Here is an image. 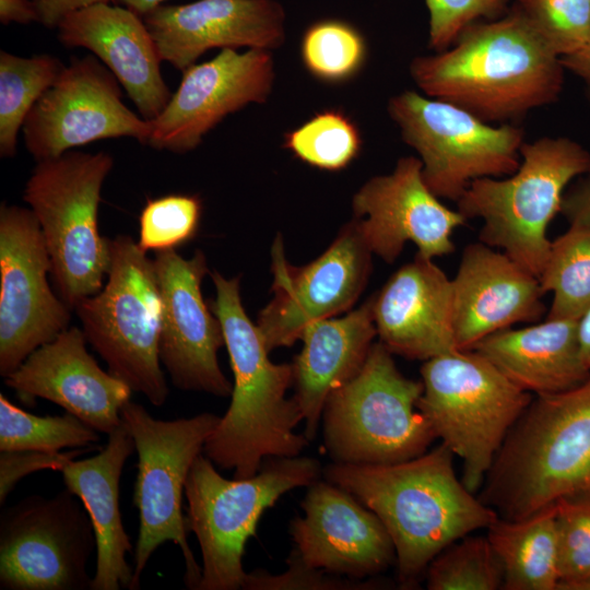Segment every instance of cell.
Masks as SVG:
<instances>
[{"label":"cell","mask_w":590,"mask_h":590,"mask_svg":"<svg viewBox=\"0 0 590 590\" xmlns=\"http://www.w3.org/2000/svg\"><path fill=\"white\" fill-rule=\"evenodd\" d=\"M502 587V564L487 538L465 535L428 565L429 590H496Z\"/></svg>","instance_id":"cell-35"},{"label":"cell","mask_w":590,"mask_h":590,"mask_svg":"<svg viewBox=\"0 0 590 590\" xmlns=\"http://www.w3.org/2000/svg\"><path fill=\"white\" fill-rule=\"evenodd\" d=\"M113 165L106 152L69 151L38 162L24 189L23 200L45 238L58 295L72 310L103 288L109 270L110 239L98 231V206Z\"/></svg>","instance_id":"cell-6"},{"label":"cell","mask_w":590,"mask_h":590,"mask_svg":"<svg viewBox=\"0 0 590 590\" xmlns=\"http://www.w3.org/2000/svg\"><path fill=\"white\" fill-rule=\"evenodd\" d=\"M161 300L160 359L172 384L185 391L229 397L233 384L223 374L217 353L223 329L202 296L208 261L201 250L189 259L176 249L155 252Z\"/></svg>","instance_id":"cell-17"},{"label":"cell","mask_w":590,"mask_h":590,"mask_svg":"<svg viewBox=\"0 0 590 590\" xmlns=\"http://www.w3.org/2000/svg\"><path fill=\"white\" fill-rule=\"evenodd\" d=\"M445 445L391 464L331 463L326 481L345 489L371 510L396 550L400 580L409 583L447 546L499 516L473 496L453 468Z\"/></svg>","instance_id":"cell-2"},{"label":"cell","mask_w":590,"mask_h":590,"mask_svg":"<svg viewBox=\"0 0 590 590\" xmlns=\"http://www.w3.org/2000/svg\"><path fill=\"white\" fill-rule=\"evenodd\" d=\"M120 415L138 453L133 503L140 529L130 589H139L141 575L157 547L173 542L182 552L185 585L197 590L201 567L188 543L182 496L190 469L221 417L203 412L192 417L160 420L131 400Z\"/></svg>","instance_id":"cell-11"},{"label":"cell","mask_w":590,"mask_h":590,"mask_svg":"<svg viewBox=\"0 0 590 590\" xmlns=\"http://www.w3.org/2000/svg\"><path fill=\"white\" fill-rule=\"evenodd\" d=\"M556 505L557 590H590V494Z\"/></svg>","instance_id":"cell-37"},{"label":"cell","mask_w":590,"mask_h":590,"mask_svg":"<svg viewBox=\"0 0 590 590\" xmlns=\"http://www.w3.org/2000/svg\"><path fill=\"white\" fill-rule=\"evenodd\" d=\"M142 17L162 61L181 71L213 48L272 50L285 40V11L276 0L161 4Z\"/></svg>","instance_id":"cell-22"},{"label":"cell","mask_w":590,"mask_h":590,"mask_svg":"<svg viewBox=\"0 0 590 590\" xmlns=\"http://www.w3.org/2000/svg\"><path fill=\"white\" fill-rule=\"evenodd\" d=\"M319 462L308 457H272L247 479L228 480L203 455L194 460L185 486L186 528L200 545L197 590H237L247 574L243 555L262 514L280 497L318 481Z\"/></svg>","instance_id":"cell-7"},{"label":"cell","mask_w":590,"mask_h":590,"mask_svg":"<svg viewBox=\"0 0 590 590\" xmlns=\"http://www.w3.org/2000/svg\"><path fill=\"white\" fill-rule=\"evenodd\" d=\"M520 165L506 178L473 180L457 210L483 225L479 240L499 249L539 276L547 259V227L560 213L563 196L590 168V152L567 137L523 142Z\"/></svg>","instance_id":"cell-5"},{"label":"cell","mask_w":590,"mask_h":590,"mask_svg":"<svg viewBox=\"0 0 590 590\" xmlns=\"http://www.w3.org/2000/svg\"><path fill=\"white\" fill-rule=\"evenodd\" d=\"M67 488L32 495L0 516V589L86 590L96 548L91 519Z\"/></svg>","instance_id":"cell-13"},{"label":"cell","mask_w":590,"mask_h":590,"mask_svg":"<svg viewBox=\"0 0 590 590\" xmlns=\"http://www.w3.org/2000/svg\"><path fill=\"white\" fill-rule=\"evenodd\" d=\"M86 343L82 330L67 328L31 353L4 384L27 405L48 400L109 435L121 424L120 411L133 391L99 367Z\"/></svg>","instance_id":"cell-21"},{"label":"cell","mask_w":590,"mask_h":590,"mask_svg":"<svg viewBox=\"0 0 590 590\" xmlns=\"http://www.w3.org/2000/svg\"><path fill=\"white\" fill-rule=\"evenodd\" d=\"M373 255L354 217L318 258L302 267L287 261L278 235L271 249L273 297L256 322L268 350L291 346L308 323L349 311L367 284Z\"/></svg>","instance_id":"cell-14"},{"label":"cell","mask_w":590,"mask_h":590,"mask_svg":"<svg viewBox=\"0 0 590 590\" xmlns=\"http://www.w3.org/2000/svg\"><path fill=\"white\" fill-rule=\"evenodd\" d=\"M374 318L379 342L392 354L427 361L459 350L451 279L420 253L374 294Z\"/></svg>","instance_id":"cell-24"},{"label":"cell","mask_w":590,"mask_h":590,"mask_svg":"<svg viewBox=\"0 0 590 590\" xmlns=\"http://www.w3.org/2000/svg\"><path fill=\"white\" fill-rule=\"evenodd\" d=\"M560 61L565 71H569L582 81L590 103V38L579 51L562 57Z\"/></svg>","instance_id":"cell-45"},{"label":"cell","mask_w":590,"mask_h":590,"mask_svg":"<svg viewBox=\"0 0 590 590\" xmlns=\"http://www.w3.org/2000/svg\"><path fill=\"white\" fill-rule=\"evenodd\" d=\"M472 350L535 396L564 392L590 378L579 345L578 320L546 318L532 326L507 328L487 335Z\"/></svg>","instance_id":"cell-28"},{"label":"cell","mask_w":590,"mask_h":590,"mask_svg":"<svg viewBox=\"0 0 590 590\" xmlns=\"http://www.w3.org/2000/svg\"><path fill=\"white\" fill-rule=\"evenodd\" d=\"M510 0H425L429 14L428 46L449 48L468 26L503 16Z\"/></svg>","instance_id":"cell-39"},{"label":"cell","mask_w":590,"mask_h":590,"mask_svg":"<svg viewBox=\"0 0 590 590\" xmlns=\"http://www.w3.org/2000/svg\"><path fill=\"white\" fill-rule=\"evenodd\" d=\"M304 517L290 526L293 553L304 565L349 578L374 576L396 560L380 519L352 494L316 481L302 503Z\"/></svg>","instance_id":"cell-20"},{"label":"cell","mask_w":590,"mask_h":590,"mask_svg":"<svg viewBox=\"0 0 590 590\" xmlns=\"http://www.w3.org/2000/svg\"><path fill=\"white\" fill-rule=\"evenodd\" d=\"M387 111L402 140L418 154L424 180L440 199L457 202L473 180L509 176L520 165L524 129L518 125L494 127L415 91L392 96Z\"/></svg>","instance_id":"cell-12"},{"label":"cell","mask_w":590,"mask_h":590,"mask_svg":"<svg viewBox=\"0 0 590 590\" xmlns=\"http://www.w3.org/2000/svg\"><path fill=\"white\" fill-rule=\"evenodd\" d=\"M113 0H37L39 23L47 27H57L60 20L79 9L96 4L109 3Z\"/></svg>","instance_id":"cell-43"},{"label":"cell","mask_w":590,"mask_h":590,"mask_svg":"<svg viewBox=\"0 0 590 590\" xmlns=\"http://www.w3.org/2000/svg\"><path fill=\"white\" fill-rule=\"evenodd\" d=\"M538 279L553 293L546 318L579 320L590 308V226L569 225L555 238Z\"/></svg>","instance_id":"cell-31"},{"label":"cell","mask_w":590,"mask_h":590,"mask_svg":"<svg viewBox=\"0 0 590 590\" xmlns=\"http://www.w3.org/2000/svg\"><path fill=\"white\" fill-rule=\"evenodd\" d=\"M98 433L71 413L38 416L0 394V451L85 448L99 440Z\"/></svg>","instance_id":"cell-32"},{"label":"cell","mask_w":590,"mask_h":590,"mask_svg":"<svg viewBox=\"0 0 590 590\" xmlns=\"http://www.w3.org/2000/svg\"><path fill=\"white\" fill-rule=\"evenodd\" d=\"M421 377L417 408L436 438L462 460V482L474 493L532 396L474 350L424 361Z\"/></svg>","instance_id":"cell-8"},{"label":"cell","mask_w":590,"mask_h":590,"mask_svg":"<svg viewBox=\"0 0 590 590\" xmlns=\"http://www.w3.org/2000/svg\"><path fill=\"white\" fill-rule=\"evenodd\" d=\"M367 47L362 34L340 20L311 24L300 42V57L308 72L320 81L341 83L363 67Z\"/></svg>","instance_id":"cell-34"},{"label":"cell","mask_w":590,"mask_h":590,"mask_svg":"<svg viewBox=\"0 0 590 590\" xmlns=\"http://www.w3.org/2000/svg\"><path fill=\"white\" fill-rule=\"evenodd\" d=\"M164 0H119L126 8L143 16L151 10L161 5Z\"/></svg>","instance_id":"cell-47"},{"label":"cell","mask_w":590,"mask_h":590,"mask_svg":"<svg viewBox=\"0 0 590 590\" xmlns=\"http://www.w3.org/2000/svg\"><path fill=\"white\" fill-rule=\"evenodd\" d=\"M422 167L418 157H401L391 173L369 178L353 196V217L371 252L387 263L406 243L429 259L453 252L451 236L468 222L428 188Z\"/></svg>","instance_id":"cell-19"},{"label":"cell","mask_w":590,"mask_h":590,"mask_svg":"<svg viewBox=\"0 0 590 590\" xmlns=\"http://www.w3.org/2000/svg\"><path fill=\"white\" fill-rule=\"evenodd\" d=\"M107 281L73 308L108 371L155 406L169 388L160 359L161 300L153 259L131 236L110 239Z\"/></svg>","instance_id":"cell-10"},{"label":"cell","mask_w":590,"mask_h":590,"mask_svg":"<svg viewBox=\"0 0 590 590\" xmlns=\"http://www.w3.org/2000/svg\"><path fill=\"white\" fill-rule=\"evenodd\" d=\"M578 339L582 357L590 369V308L578 320Z\"/></svg>","instance_id":"cell-46"},{"label":"cell","mask_w":590,"mask_h":590,"mask_svg":"<svg viewBox=\"0 0 590 590\" xmlns=\"http://www.w3.org/2000/svg\"><path fill=\"white\" fill-rule=\"evenodd\" d=\"M451 282L459 350L516 323L539 321L546 310L538 276L480 240L464 247Z\"/></svg>","instance_id":"cell-23"},{"label":"cell","mask_w":590,"mask_h":590,"mask_svg":"<svg viewBox=\"0 0 590 590\" xmlns=\"http://www.w3.org/2000/svg\"><path fill=\"white\" fill-rule=\"evenodd\" d=\"M215 297L210 308L221 322L233 371L231 404L206 439L203 455L234 470L235 479L257 474L268 457H297L308 446L294 430L304 421L293 385L292 364H275L240 296V278L211 273Z\"/></svg>","instance_id":"cell-3"},{"label":"cell","mask_w":590,"mask_h":590,"mask_svg":"<svg viewBox=\"0 0 590 590\" xmlns=\"http://www.w3.org/2000/svg\"><path fill=\"white\" fill-rule=\"evenodd\" d=\"M287 570L271 575L264 570L248 573L241 589L246 590H357L374 582L354 578H338L328 571L307 567L293 553L286 559Z\"/></svg>","instance_id":"cell-40"},{"label":"cell","mask_w":590,"mask_h":590,"mask_svg":"<svg viewBox=\"0 0 590 590\" xmlns=\"http://www.w3.org/2000/svg\"><path fill=\"white\" fill-rule=\"evenodd\" d=\"M34 1H37V0H34Z\"/></svg>","instance_id":"cell-48"},{"label":"cell","mask_w":590,"mask_h":590,"mask_svg":"<svg viewBox=\"0 0 590 590\" xmlns=\"http://www.w3.org/2000/svg\"><path fill=\"white\" fill-rule=\"evenodd\" d=\"M87 449L73 448L67 451L16 450L0 451V504L24 476L42 470L60 471Z\"/></svg>","instance_id":"cell-41"},{"label":"cell","mask_w":590,"mask_h":590,"mask_svg":"<svg viewBox=\"0 0 590 590\" xmlns=\"http://www.w3.org/2000/svg\"><path fill=\"white\" fill-rule=\"evenodd\" d=\"M422 380L406 378L392 353L375 342L361 370L333 390L321 420L334 463L391 464L425 453L436 435L417 402Z\"/></svg>","instance_id":"cell-9"},{"label":"cell","mask_w":590,"mask_h":590,"mask_svg":"<svg viewBox=\"0 0 590 590\" xmlns=\"http://www.w3.org/2000/svg\"><path fill=\"white\" fill-rule=\"evenodd\" d=\"M483 484L480 499L508 520L590 494V378L574 389L532 398Z\"/></svg>","instance_id":"cell-4"},{"label":"cell","mask_w":590,"mask_h":590,"mask_svg":"<svg viewBox=\"0 0 590 590\" xmlns=\"http://www.w3.org/2000/svg\"><path fill=\"white\" fill-rule=\"evenodd\" d=\"M66 66L57 57H20L0 51V155L13 157L17 133L31 109Z\"/></svg>","instance_id":"cell-30"},{"label":"cell","mask_w":590,"mask_h":590,"mask_svg":"<svg viewBox=\"0 0 590 590\" xmlns=\"http://www.w3.org/2000/svg\"><path fill=\"white\" fill-rule=\"evenodd\" d=\"M409 71L425 96L487 123H515L558 101L565 73L560 58L511 7L468 26L449 48L413 58Z\"/></svg>","instance_id":"cell-1"},{"label":"cell","mask_w":590,"mask_h":590,"mask_svg":"<svg viewBox=\"0 0 590 590\" xmlns=\"http://www.w3.org/2000/svg\"><path fill=\"white\" fill-rule=\"evenodd\" d=\"M511 8L559 58L579 51L590 38V0H516Z\"/></svg>","instance_id":"cell-36"},{"label":"cell","mask_w":590,"mask_h":590,"mask_svg":"<svg viewBox=\"0 0 590 590\" xmlns=\"http://www.w3.org/2000/svg\"><path fill=\"white\" fill-rule=\"evenodd\" d=\"M202 202L198 196L167 194L150 199L139 216V247L148 252L176 249L199 229Z\"/></svg>","instance_id":"cell-38"},{"label":"cell","mask_w":590,"mask_h":590,"mask_svg":"<svg viewBox=\"0 0 590 590\" xmlns=\"http://www.w3.org/2000/svg\"><path fill=\"white\" fill-rule=\"evenodd\" d=\"M283 144L299 161L318 169L338 172L357 157L362 137L351 117L340 109L328 108L287 132Z\"/></svg>","instance_id":"cell-33"},{"label":"cell","mask_w":590,"mask_h":590,"mask_svg":"<svg viewBox=\"0 0 590 590\" xmlns=\"http://www.w3.org/2000/svg\"><path fill=\"white\" fill-rule=\"evenodd\" d=\"M108 436L97 455L72 460L61 470L66 488L80 499L95 531L92 590L130 589L133 578V567L126 559L132 544L121 519L119 484L123 465L135 447L122 422Z\"/></svg>","instance_id":"cell-27"},{"label":"cell","mask_w":590,"mask_h":590,"mask_svg":"<svg viewBox=\"0 0 590 590\" xmlns=\"http://www.w3.org/2000/svg\"><path fill=\"white\" fill-rule=\"evenodd\" d=\"M52 263L31 209L0 208V375L68 328L71 308L48 283Z\"/></svg>","instance_id":"cell-15"},{"label":"cell","mask_w":590,"mask_h":590,"mask_svg":"<svg viewBox=\"0 0 590 590\" xmlns=\"http://www.w3.org/2000/svg\"><path fill=\"white\" fill-rule=\"evenodd\" d=\"M376 337L374 295L340 318L316 320L304 328L303 347L292 363V397L302 410L309 441L317 435L327 398L361 370Z\"/></svg>","instance_id":"cell-26"},{"label":"cell","mask_w":590,"mask_h":590,"mask_svg":"<svg viewBox=\"0 0 590 590\" xmlns=\"http://www.w3.org/2000/svg\"><path fill=\"white\" fill-rule=\"evenodd\" d=\"M560 214L569 225L590 226V168L566 189Z\"/></svg>","instance_id":"cell-42"},{"label":"cell","mask_w":590,"mask_h":590,"mask_svg":"<svg viewBox=\"0 0 590 590\" xmlns=\"http://www.w3.org/2000/svg\"><path fill=\"white\" fill-rule=\"evenodd\" d=\"M0 21L28 24L39 22L37 3L34 0H0Z\"/></svg>","instance_id":"cell-44"},{"label":"cell","mask_w":590,"mask_h":590,"mask_svg":"<svg viewBox=\"0 0 590 590\" xmlns=\"http://www.w3.org/2000/svg\"><path fill=\"white\" fill-rule=\"evenodd\" d=\"M178 88L151 120L149 144L186 153L226 116L269 98L275 80L271 50L221 49L213 59L182 71Z\"/></svg>","instance_id":"cell-18"},{"label":"cell","mask_w":590,"mask_h":590,"mask_svg":"<svg viewBox=\"0 0 590 590\" xmlns=\"http://www.w3.org/2000/svg\"><path fill=\"white\" fill-rule=\"evenodd\" d=\"M488 529L503 568V589L557 590L556 505L527 518H498Z\"/></svg>","instance_id":"cell-29"},{"label":"cell","mask_w":590,"mask_h":590,"mask_svg":"<svg viewBox=\"0 0 590 590\" xmlns=\"http://www.w3.org/2000/svg\"><path fill=\"white\" fill-rule=\"evenodd\" d=\"M58 38L68 48L91 50L117 78L142 118L151 121L172 94L161 57L143 19L128 8L96 3L64 15Z\"/></svg>","instance_id":"cell-25"},{"label":"cell","mask_w":590,"mask_h":590,"mask_svg":"<svg viewBox=\"0 0 590 590\" xmlns=\"http://www.w3.org/2000/svg\"><path fill=\"white\" fill-rule=\"evenodd\" d=\"M120 85L98 58H72L26 117L23 134L30 154L40 162L121 137L148 145L151 122L123 104Z\"/></svg>","instance_id":"cell-16"}]
</instances>
